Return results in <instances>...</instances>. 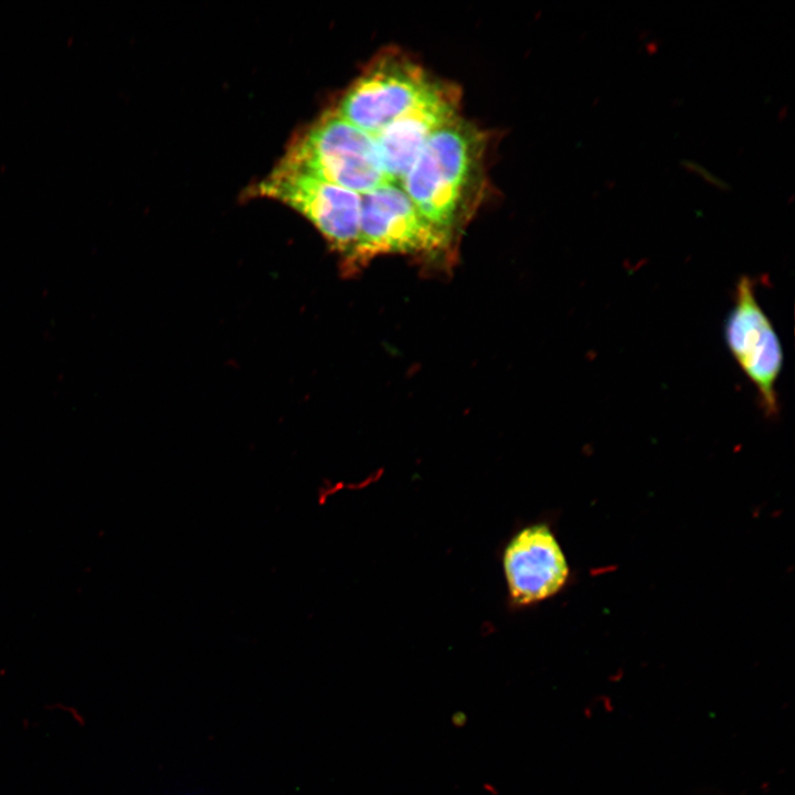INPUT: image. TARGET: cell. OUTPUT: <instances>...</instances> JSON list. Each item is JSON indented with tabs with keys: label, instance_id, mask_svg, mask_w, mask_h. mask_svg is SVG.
I'll use <instances>...</instances> for the list:
<instances>
[{
	"label": "cell",
	"instance_id": "cell-1",
	"mask_svg": "<svg viewBox=\"0 0 795 795\" xmlns=\"http://www.w3.org/2000/svg\"><path fill=\"white\" fill-rule=\"evenodd\" d=\"M485 139L458 116L427 139L400 184L418 211L451 241L477 191Z\"/></svg>",
	"mask_w": 795,
	"mask_h": 795
},
{
	"label": "cell",
	"instance_id": "cell-2",
	"mask_svg": "<svg viewBox=\"0 0 795 795\" xmlns=\"http://www.w3.org/2000/svg\"><path fill=\"white\" fill-rule=\"evenodd\" d=\"M280 162L359 194L388 181L373 136L336 109L299 135Z\"/></svg>",
	"mask_w": 795,
	"mask_h": 795
},
{
	"label": "cell",
	"instance_id": "cell-3",
	"mask_svg": "<svg viewBox=\"0 0 795 795\" xmlns=\"http://www.w3.org/2000/svg\"><path fill=\"white\" fill-rule=\"evenodd\" d=\"M451 242L418 211L400 183L386 181L361 194L359 237L344 271L352 273L379 255L435 254Z\"/></svg>",
	"mask_w": 795,
	"mask_h": 795
},
{
	"label": "cell",
	"instance_id": "cell-4",
	"mask_svg": "<svg viewBox=\"0 0 795 795\" xmlns=\"http://www.w3.org/2000/svg\"><path fill=\"white\" fill-rule=\"evenodd\" d=\"M254 194L288 204L307 218L346 268L359 237L361 194L282 162L255 187Z\"/></svg>",
	"mask_w": 795,
	"mask_h": 795
},
{
	"label": "cell",
	"instance_id": "cell-5",
	"mask_svg": "<svg viewBox=\"0 0 795 795\" xmlns=\"http://www.w3.org/2000/svg\"><path fill=\"white\" fill-rule=\"evenodd\" d=\"M426 72L398 53L379 56L349 87L336 110L374 136L416 105L435 85Z\"/></svg>",
	"mask_w": 795,
	"mask_h": 795
},
{
	"label": "cell",
	"instance_id": "cell-6",
	"mask_svg": "<svg viewBox=\"0 0 795 795\" xmlns=\"http://www.w3.org/2000/svg\"><path fill=\"white\" fill-rule=\"evenodd\" d=\"M724 337L733 358L756 388L765 414L776 415L775 383L783 364V351L771 320L757 303L754 283L746 275L736 282Z\"/></svg>",
	"mask_w": 795,
	"mask_h": 795
},
{
	"label": "cell",
	"instance_id": "cell-7",
	"mask_svg": "<svg viewBox=\"0 0 795 795\" xmlns=\"http://www.w3.org/2000/svg\"><path fill=\"white\" fill-rule=\"evenodd\" d=\"M504 570L515 604L529 605L555 594L569 568L551 530L533 524L519 531L504 552Z\"/></svg>",
	"mask_w": 795,
	"mask_h": 795
},
{
	"label": "cell",
	"instance_id": "cell-8",
	"mask_svg": "<svg viewBox=\"0 0 795 795\" xmlns=\"http://www.w3.org/2000/svg\"><path fill=\"white\" fill-rule=\"evenodd\" d=\"M458 95L436 82L412 108L373 136L390 182L400 183L431 135L457 115Z\"/></svg>",
	"mask_w": 795,
	"mask_h": 795
},
{
	"label": "cell",
	"instance_id": "cell-9",
	"mask_svg": "<svg viewBox=\"0 0 795 795\" xmlns=\"http://www.w3.org/2000/svg\"><path fill=\"white\" fill-rule=\"evenodd\" d=\"M681 165L686 170H688L695 174H698L706 182L716 187L717 189H720L722 191H727L730 189L729 184L725 181L721 180L720 178H718L717 176L711 173L708 169L700 166L699 163H696L691 160H683L681 162Z\"/></svg>",
	"mask_w": 795,
	"mask_h": 795
},
{
	"label": "cell",
	"instance_id": "cell-10",
	"mask_svg": "<svg viewBox=\"0 0 795 795\" xmlns=\"http://www.w3.org/2000/svg\"><path fill=\"white\" fill-rule=\"evenodd\" d=\"M467 721V717L463 712H457L452 717V722L455 727H463Z\"/></svg>",
	"mask_w": 795,
	"mask_h": 795
}]
</instances>
